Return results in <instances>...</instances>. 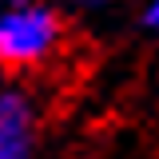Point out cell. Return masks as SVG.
<instances>
[{
  "mask_svg": "<svg viewBox=\"0 0 159 159\" xmlns=\"http://www.w3.org/2000/svg\"><path fill=\"white\" fill-rule=\"evenodd\" d=\"M68 48V20L52 0H0V72L32 76Z\"/></svg>",
  "mask_w": 159,
  "mask_h": 159,
  "instance_id": "obj_1",
  "label": "cell"
},
{
  "mask_svg": "<svg viewBox=\"0 0 159 159\" xmlns=\"http://www.w3.org/2000/svg\"><path fill=\"white\" fill-rule=\"evenodd\" d=\"M44 103L24 80H0V159H40Z\"/></svg>",
  "mask_w": 159,
  "mask_h": 159,
  "instance_id": "obj_2",
  "label": "cell"
},
{
  "mask_svg": "<svg viewBox=\"0 0 159 159\" xmlns=\"http://www.w3.org/2000/svg\"><path fill=\"white\" fill-rule=\"evenodd\" d=\"M139 28L159 44V0H143V8H139Z\"/></svg>",
  "mask_w": 159,
  "mask_h": 159,
  "instance_id": "obj_3",
  "label": "cell"
},
{
  "mask_svg": "<svg viewBox=\"0 0 159 159\" xmlns=\"http://www.w3.org/2000/svg\"><path fill=\"white\" fill-rule=\"evenodd\" d=\"M72 8H80V12H103V8H116L119 0H68Z\"/></svg>",
  "mask_w": 159,
  "mask_h": 159,
  "instance_id": "obj_4",
  "label": "cell"
}]
</instances>
